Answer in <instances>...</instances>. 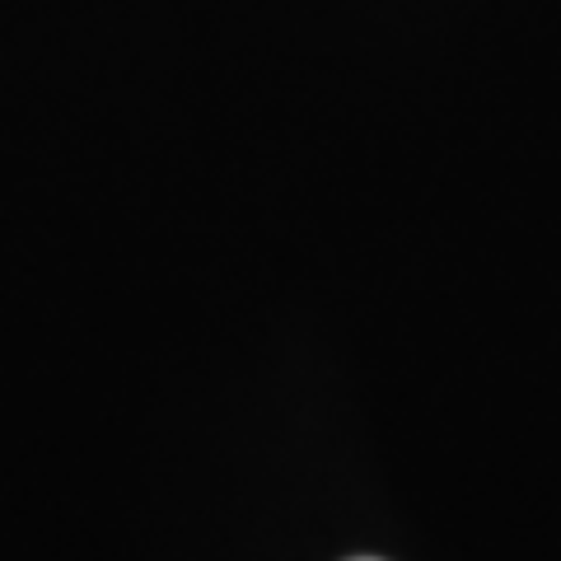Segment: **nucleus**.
Listing matches in <instances>:
<instances>
[{
	"label": "nucleus",
	"mask_w": 561,
	"mask_h": 561,
	"mask_svg": "<svg viewBox=\"0 0 561 561\" xmlns=\"http://www.w3.org/2000/svg\"><path fill=\"white\" fill-rule=\"evenodd\" d=\"M360 561H370V557H360Z\"/></svg>",
	"instance_id": "obj_1"
}]
</instances>
